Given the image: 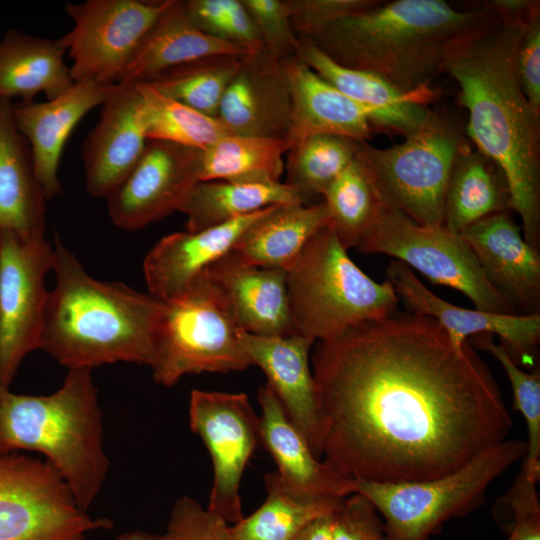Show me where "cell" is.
Returning <instances> with one entry per match:
<instances>
[{"mask_svg":"<svg viewBox=\"0 0 540 540\" xmlns=\"http://www.w3.org/2000/svg\"><path fill=\"white\" fill-rule=\"evenodd\" d=\"M312 363L323 460L352 480L436 479L512 427L487 365L426 316L397 310L351 327L318 341Z\"/></svg>","mask_w":540,"mask_h":540,"instance_id":"1","label":"cell"},{"mask_svg":"<svg viewBox=\"0 0 540 540\" xmlns=\"http://www.w3.org/2000/svg\"><path fill=\"white\" fill-rule=\"evenodd\" d=\"M528 17L497 16L452 47L441 73L458 84V101L468 112L466 134L502 173L523 237L538 250L540 115L530 106L516 73Z\"/></svg>","mask_w":540,"mask_h":540,"instance_id":"2","label":"cell"},{"mask_svg":"<svg viewBox=\"0 0 540 540\" xmlns=\"http://www.w3.org/2000/svg\"><path fill=\"white\" fill-rule=\"evenodd\" d=\"M496 17L482 5L458 10L443 0L377 1L303 38L341 66L415 92L430 88L453 46Z\"/></svg>","mask_w":540,"mask_h":540,"instance_id":"3","label":"cell"},{"mask_svg":"<svg viewBox=\"0 0 540 540\" xmlns=\"http://www.w3.org/2000/svg\"><path fill=\"white\" fill-rule=\"evenodd\" d=\"M55 286L48 292L40 349L68 369L129 362L151 366L164 301L89 275L55 238Z\"/></svg>","mask_w":540,"mask_h":540,"instance_id":"4","label":"cell"},{"mask_svg":"<svg viewBox=\"0 0 540 540\" xmlns=\"http://www.w3.org/2000/svg\"><path fill=\"white\" fill-rule=\"evenodd\" d=\"M103 431L92 369H68L49 395L16 394L0 383V456L21 450L44 455L84 511L109 472Z\"/></svg>","mask_w":540,"mask_h":540,"instance_id":"5","label":"cell"},{"mask_svg":"<svg viewBox=\"0 0 540 540\" xmlns=\"http://www.w3.org/2000/svg\"><path fill=\"white\" fill-rule=\"evenodd\" d=\"M286 274L294 333L315 342L382 320L397 311L400 301L389 281L376 282L353 262L328 224Z\"/></svg>","mask_w":540,"mask_h":540,"instance_id":"6","label":"cell"},{"mask_svg":"<svg viewBox=\"0 0 540 540\" xmlns=\"http://www.w3.org/2000/svg\"><path fill=\"white\" fill-rule=\"evenodd\" d=\"M526 442L504 440L445 476L414 482L354 480L383 518L387 540H431L445 522L481 505L489 485L526 454Z\"/></svg>","mask_w":540,"mask_h":540,"instance_id":"7","label":"cell"},{"mask_svg":"<svg viewBox=\"0 0 540 540\" xmlns=\"http://www.w3.org/2000/svg\"><path fill=\"white\" fill-rule=\"evenodd\" d=\"M404 137L388 148L360 142L358 155L385 206L420 225L444 226L448 182L468 142L453 120L431 110Z\"/></svg>","mask_w":540,"mask_h":540,"instance_id":"8","label":"cell"},{"mask_svg":"<svg viewBox=\"0 0 540 540\" xmlns=\"http://www.w3.org/2000/svg\"><path fill=\"white\" fill-rule=\"evenodd\" d=\"M241 332L202 274L181 296L164 301L150 366L154 381L170 387L190 374L249 368Z\"/></svg>","mask_w":540,"mask_h":540,"instance_id":"9","label":"cell"},{"mask_svg":"<svg viewBox=\"0 0 540 540\" xmlns=\"http://www.w3.org/2000/svg\"><path fill=\"white\" fill-rule=\"evenodd\" d=\"M357 250L389 255L432 283L461 292L473 302L475 309L517 314L488 282L461 235L444 226L420 225L401 211L384 205Z\"/></svg>","mask_w":540,"mask_h":540,"instance_id":"10","label":"cell"},{"mask_svg":"<svg viewBox=\"0 0 540 540\" xmlns=\"http://www.w3.org/2000/svg\"><path fill=\"white\" fill-rule=\"evenodd\" d=\"M112 525L81 509L46 460L18 452L0 456V540H70Z\"/></svg>","mask_w":540,"mask_h":540,"instance_id":"11","label":"cell"},{"mask_svg":"<svg viewBox=\"0 0 540 540\" xmlns=\"http://www.w3.org/2000/svg\"><path fill=\"white\" fill-rule=\"evenodd\" d=\"M188 420L211 458L213 477L207 508L235 524L243 518L242 477L260 444L259 415L245 393L194 389Z\"/></svg>","mask_w":540,"mask_h":540,"instance_id":"12","label":"cell"},{"mask_svg":"<svg viewBox=\"0 0 540 540\" xmlns=\"http://www.w3.org/2000/svg\"><path fill=\"white\" fill-rule=\"evenodd\" d=\"M54 247L45 238L0 235V383L11 386L23 360L40 349L45 280Z\"/></svg>","mask_w":540,"mask_h":540,"instance_id":"13","label":"cell"},{"mask_svg":"<svg viewBox=\"0 0 540 540\" xmlns=\"http://www.w3.org/2000/svg\"><path fill=\"white\" fill-rule=\"evenodd\" d=\"M169 0H87L66 3L73 28L60 38L72 59L74 83L114 84Z\"/></svg>","mask_w":540,"mask_h":540,"instance_id":"14","label":"cell"},{"mask_svg":"<svg viewBox=\"0 0 540 540\" xmlns=\"http://www.w3.org/2000/svg\"><path fill=\"white\" fill-rule=\"evenodd\" d=\"M203 150L162 140H148L122 184L106 199L113 224L141 229L174 211L200 182Z\"/></svg>","mask_w":540,"mask_h":540,"instance_id":"15","label":"cell"},{"mask_svg":"<svg viewBox=\"0 0 540 540\" xmlns=\"http://www.w3.org/2000/svg\"><path fill=\"white\" fill-rule=\"evenodd\" d=\"M409 312L435 320L457 345L481 334L497 335L520 366L535 365L540 341V314H501L451 304L430 291L404 263L394 260L385 271Z\"/></svg>","mask_w":540,"mask_h":540,"instance_id":"16","label":"cell"},{"mask_svg":"<svg viewBox=\"0 0 540 540\" xmlns=\"http://www.w3.org/2000/svg\"><path fill=\"white\" fill-rule=\"evenodd\" d=\"M239 341L252 366H258L286 416L322 457L323 420L309 353L314 340L293 333L262 336L241 332Z\"/></svg>","mask_w":540,"mask_h":540,"instance_id":"17","label":"cell"},{"mask_svg":"<svg viewBox=\"0 0 540 540\" xmlns=\"http://www.w3.org/2000/svg\"><path fill=\"white\" fill-rule=\"evenodd\" d=\"M147 141L136 84L115 83L83 146L89 194L107 199L133 170Z\"/></svg>","mask_w":540,"mask_h":540,"instance_id":"18","label":"cell"},{"mask_svg":"<svg viewBox=\"0 0 540 540\" xmlns=\"http://www.w3.org/2000/svg\"><path fill=\"white\" fill-rule=\"evenodd\" d=\"M506 212L495 213L459 234L491 286L517 314H539L540 254Z\"/></svg>","mask_w":540,"mask_h":540,"instance_id":"19","label":"cell"},{"mask_svg":"<svg viewBox=\"0 0 540 540\" xmlns=\"http://www.w3.org/2000/svg\"><path fill=\"white\" fill-rule=\"evenodd\" d=\"M217 118L231 135L287 139L291 95L281 62L264 47L241 57Z\"/></svg>","mask_w":540,"mask_h":540,"instance_id":"20","label":"cell"},{"mask_svg":"<svg viewBox=\"0 0 540 540\" xmlns=\"http://www.w3.org/2000/svg\"><path fill=\"white\" fill-rule=\"evenodd\" d=\"M203 275L243 332L262 336L294 333L285 270L248 264L231 251Z\"/></svg>","mask_w":540,"mask_h":540,"instance_id":"21","label":"cell"},{"mask_svg":"<svg viewBox=\"0 0 540 540\" xmlns=\"http://www.w3.org/2000/svg\"><path fill=\"white\" fill-rule=\"evenodd\" d=\"M114 84L76 82L52 100L12 103L14 125L31 147L36 177L47 200L62 193L58 167L67 139L90 110L105 102Z\"/></svg>","mask_w":540,"mask_h":540,"instance_id":"22","label":"cell"},{"mask_svg":"<svg viewBox=\"0 0 540 540\" xmlns=\"http://www.w3.org/2000/svg\"><path fill=\"white\" fill-rule=\"evenodd\" d=\"M291 95L289 148L318 134L367 142L378 128L376 110L351 99L331 85L298 56L281 62Z\"/></svg>","mask_w":540,"mask_h":540,"instance_id":"23","label":"cell"},{"mask_svg":"<svg viewBox=\"0 0 540 540\" xmlns=\"http://www.w3.org/2000/svg\"><path fill=\"white\" fill-rule=\"evenodd\" d=\"M260 444L273 458L285 489L312 499L342 500L354 493V480L335 471L313 453L266 384L258 390Z\"/></svg>","mask_w":540,"mask_h":540,"instance_id":"24","label":"cell"},{"mask_svg":"<svg viewBox=\"0 0 540 540\" xmlns=\"http://www.w3.org/2000/svg\"><path fill=\"white\" fill-rule=\"evenodd\" d=\"M266 209L204 230L163 237L144 259L149 293L163 301L181 296L209 266L232 251L243 232Z\"/></svg>","mask_w":540,"mask_h":540,"instance_id":"25","label":"cell"},{"mask_svg":"<svg viewBox=\"0 0 540 540\" xmlns=\"http://www.w3.org/2000/svg\"><path fill=\"white\" fill-rule=\"evenodd\" d=\"M297 56L319 76L356 102L376 110L377 129L406 136L425 118L437 91L405 92L379 75L334 62L311 41L299 37Z\"/></svg>","mask_w":540,"mask_h":540,"instance_id":"26","label":"cell"},{"mask_svg":"<svg viewBox=\"0 0 540 540\" xmlns=\"http://www.w3.org/2000/svg\"><path fill=\"white\" fill-rule=\"evenodd\" d=\"M255 50L203 33L186 15L182 1L169 0L167 7L138 44L116 83H146L167 69L199 58L212 55L242 56Z\"/></svg>","mask_w":540,"mask_h":540,"instance_id":"27","label":"cell"},{"mask_svg":"<svg viewBox=\"0 0 540 540\" xmlns=\"http://www.w3.org/2000/svg\"><path fill=\"white\" fill-rule=\"evenodd\" d=\"M46 201L31 147L14 125L12 102L0 101V235L45 238Z\"/></svg>","mask_w":540,"mask_h":540,"instance_id":"28","label":"cell"},{"mask_svg":"<svg viewBox=\"0 0 540 540\" xmlns=\"http://www.w3.org/2000/svg\"><path fill=\"white\" fill-rule=\"evenodd\" d=\"M60 38L49 39L9 29L0 39V101H34L44 93L52 100L74 84L64 63Z\"/></svg>","mask_w":540,"mask_h":540,"instance_id":"29","label":"cell"},{"mask_svg":"<svg viewBox=\"0 0 540 540\" xmlns=\"http://www.w3.org/2000/svg\"><path fill=\"white\" fill-rule=\"evenodd\" d=\"M329 219L324 201L270 206L243 232L232 252L248 264L287 271Z\"/></svg>","mask_w":540,"mask_h":540,"instance_id":"30","label":"cell"},{"mask_svg":"<svg viewBox=\"0 0 540 540\" xmlns=\"http://www.w3.org/2000/svg\"><path fill=\"white\" fill-rule=\"evenodd\" d=\"M306 199L285 182L233 183L200 181L178 211L186 216V231H200L270 206L305 204Z\"/></svg>","mask_w":540,"mask_h":540,"instance_id":"31","label":"cell"},{"mask_svg":"<svg viewBox=\"0 0 540 540\" xmlns=\"http://www.w3.org/2000/svg\"><path fill=\"white\" fill-rule=\"evenodd\" d=\"M509 207L505 179L498 167L468 144L452 169L445 195L444 227L460 233Z\"/></svg>","mask_w":540,"mask_h":540,"instance_id":"32","label":"cell"},{"mask_svg":"<svg viewBox=\"0 0 540 540\" xmlns=\"http://www.w3.org/2000/svg\"><path fill=\"white\" fill-rule=\"evenodd\" d=\"M288 150L281 138L227 135L203 150L200 181L281 182Z\"/></svg>","mask_w":540,"mask_h":540,"instance_id":"33","label":"cell"},{"mask_svg":"<svg viewBox=\"0 0 540 540\" xmlns=\"http://www.w3.org/2000/svg\"><path fill=\"white\" fill-rule=\"evenodd\" d=\"M264 502L231 526L235 540H293L311 521L333 514L342 500L312 499L292 494L275 472L264 476Z\"/></svg>","mask_w":540,"mask_h":540,"instance_id":"34","label":"cell"},{"mask_svg":"<svg viewBox=\"0 0 540 540\" xmlns=\"http://www.w3.org/2000/svg\"><path fill=\"white\" fill-rule=\"evenodd\" d=\"M322 196L329 212L330 229L347 250L358 249L384 207L358 152Z\"/></svg>","mask_w":540,"mask_h":540,"instance_id":"35","label":"cell"},{"mask_svg":"<svg viewBox=\"0 0 540 540\" xmlns=\"http://www.w3.org/2000/svg\"><path fill=\"white\" fill-rule=\"evenodd\" d=\"M242 56L199 58L167 69L146 83L171 99L217 117L223 95L240 67Z\"/></svg>","mask_w":540,"mask_h":540,"instance_id":"36","label":"cell"},{"mask_svg":"<svg viewBox=\"0 0 540 540\" xmlns=\"http://www.w3.org/2000/svg\"><path fill=\"white\" fill-rule=\"evenodd\" d=\"M147 140H162L204 150L231 135L217 117L171 99L147 83H137Z\"/></svg>","mask_w":540,"mask_h":540,"instance_id":"37","label":"cell"},{"mask_svg":"<svg viewBox=\"0 0 540 540\" xmlns=\"http://www.w3.org/2000/svg\"><path fill=\"white\" fill-rule=\"evenodd\" d=\"M360 142L330 134L310 136L289 148L286 184L306 200L323 194L356 157Z\"/></svg>","mask_w":540,"mask_h":540,"instance_id":"38","label":"cell"},{"mask_svg":"<svg viewBox=\"0 0 540 540\" xmlns=\"http://www.w3.org/2000/svg\"><path fill=\"white\" fill-rule=\"evenodd\" d=\"M474 345L490 353L502 366L511 385L514 409L523 416L527 429L526 454L521 470L527 477L540 479V374L528 372L512 359L502 344L491 334L471 338Z\"/></svg>","mask_w":540,"mask_h":540,"instance_id":"39","label":"cell"},{"mask_svg":"<svg viewBox=\"0 0 540 540\" xmlns=\"http://www.w3.org/2000/svg\"><path fill=\"white\" fill-rule=\"evenodd\" d=\"M159 540H235L229 523L190 496L173 504L165 532Z\"/></svg>","mask_w":540,"mask_h":540,"instance_id":"40","label":"cell"},{"mask_svg":"<svg viewBox=\"0 0 540 540\" xmlns=\"http://www.w3.org/2000/svg\"><path fill=\"white\" fill-rule=\"evenodd\" d=\"M254 21L265 50L282 62L297 56L299 37L294 31L285 0H242Z\"/></svg>","mask_w":540,"mask_h":540,"instance_id":"41","label":"cell"},{"mask_svg":"<svg viewBox=\"0 0 540 540\" xmlns=\"http://www.w3.org/2000/svg\"><path fill=\"white\" fill-rule=\"evenodd\" d=\"M334 540H387L378 512L363 495L345 497L332 514Z\"/></svg>","mask_w":540,"mask_h":540,"instance_id":"42","label":"cell"},{"mask_svg":"<svg viewBox=\"0 0 540 540\" xmlns=\"http://www.w3.org/2000/svg\"><path fill=\"white\" fill-rule=\"evenodd\" d=\"M375 0H285L298 37H308L331 22L374 5Z\"/></svg>","mask_w":540,"mask_h":540,"instance_id":"43","label":"cell"},{"mask_svg":"<svg viewBox=\"0 0 540 540\" xmlns=\"http://www.w3.org/2000/svg\"><path fill=\"white\" fill-rule=\"evenodd\" d=\"M516 73L530 106L540 115V9L528 17L516 55Z\"/></svg>","mask_w":540,"mask_h":540,"instance_id":"44","label":"cell"},{"mask_svg":"<svg viewBox=\"0 0 540 540\" xmlns=\"http://www.w3.org/2000/svg\"><path fill=\"white\" fill-rule=\"evenodd\" d=\"M495 520L508 533L506 540H540V503L497 502Z\"/></svg>","mask_w":540,"mask_h":540,"instance_id":"45","label":"cell"},{"mask_svg":"<svg viewBox=\"0 0 540 540\" xmlns=\"http://www.w3.org/2000/svg\"><path fill=\"white\" fill-rule=\"evenodd\" d=\"M230 4L231 0L182 1L186 15L200 31L226 42Z\"/></svg>","mask_w":540,"mask_h":540,"instance_id":"46","label":"cell"},{"mask_svg":"<svg viewBox=\"0 0 540 540\" xmlns=\"http://www.w3.org/2000/svg\"><path fill=\"white\" fill-rule=\"evenodd\" d=\"M480 5L491 10L498 17L526 18L539 7V2L530 0H492Z\"/></svg>","mask_w":540,"mask_h":540,"instance_id":"47","label":"cell"},{"mask_svg":"<svg viewBox=\"0 0 540 540\" xmlns=\"http://www.w3.org/2000/svg\"><path fill=\"white\" fill-rule=\"evenodd\" d=\"M293 540H334L332 534V514L311 521Z\"/></svg>","mask_w":540,"mask_h":540,"instance_id":"48","label":"cell"},{"mask_svg":"<svg viewBox=\"0 0 540 540\" xmlns=\"http://www.w3.org/2000/svg\"><path fill=\"white\" fill-rule=\"evenodd\" d=\"M116 540H159V535L136 530L121 534Z\"/></svg>","mask_w":540,"mask_h":540,"instance_id":"49","label":"cell"},{"mask_svg":"<svg viewBox=\"0 0 540 540\" xmlns=\"http://www.w3.org/2000/svg\"><path fill=\"white\" fill-rule=\"evenodd\" d=\"M70 540H88V539H86L84 535H81V536L72 538V539H70Z\"/></svg>","mask_w":540,"mask_h":540,"instance_id":"50","label":"cell"}]
</instances>
